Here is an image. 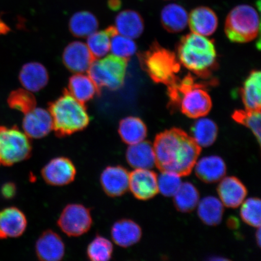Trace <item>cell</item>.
Wrapping results in <instances>:
<instances>
[{
    "label": "cell",
    "mask_w": 261,
    "mask_h": 261,
    "mask_svg": "<svg viewBox=\"0 0 261 261\" xmlns=\"http://www.w3.org/2000/svg\"><path fill=\"white\" fill-rule=\"evenodd\" d=\"M153 148L159 171L180 177L190 175L201 152V147L192 137L177 128L156 135Z\"/></svg>",
    "instance_id": "cell-1"
},
{
    "label": "cell",
    "mask_w": 261,
    "mask_h": 261,
    "mask_svg": "<svg viewBox=\"0 0 261 261\" xmlns=\"http://www.w3.org/2000/svg\"><path fill=\"white\" fill-rule=\"evenodd\" d=\"M206 85L199 83L191 74L168 86L169 105L179 108L182 114L192 119L206 116L212 109V100L205 90Z\"/></svg>",
    "instance_id": "cell-2"
},
{
    "label": "cell",
    "mask_w": 261,
    "mask_h": 261,
    "mask_svg": "<svg viewBox=\"0 0 261 261\" xmlns=\"http://www.w3.org/2000/svg\"><path fill=\"white\" fill-rule=\"evenodd\" d=\"M179 63L198 77L208 78L217 66V56L213 40L194 34L185 36L177 47Z\"/></svg>",
    "instance_id": "cell-3"
},
{
    "label": "cell",
    "mask_w": 261,
    "mask_h": 261,
    "mask_svg": "<svg viewBox=\"0 0 261 261\" xmlns=\"http://www.w3.org/2000/svg\"><path fill=\"white\" fill-rule=\"evenodd\" d=\"M54 129L59 137L72 135L89 125L90 117L84 104L66 91L50 106Z\"/></svg>",
    "instance_id": "cell-4"
},
{
    "label": "cell",
    "mask_w": 261,
    "mask_h": 261,
    "mask_svg": "<svg viewBox=\"0 0 261 261\" xmlns=\"http://www.w3.org/2000/svg\"><path fill=\"white\" fill-rule=\"evenodd\" d=\"M142 67L156 83L168 87L179 79L177 74L181 64L174 53L163 48L158 42L153 43L148 50L140 54Z\"/></svg>",
    "instance_id": "cell-5"
},
{
    "label": "cell",
    "mask_w": 261,
    "mask_h": 261,
    "mask_svg": "<svg viewBox=\"0 0 261 261\" xmlns=\"http://www.w3.org/2000/svg\"><path fill=\"white\" fill-rule=\"evenodd\" d=\"M260 21L258 13L252 6H236L229 12L225 23V33L231 42L246 43L259 35Z\"/></svg>",
    "instance_id": "cell-6"
},
{
    "label": "cell",
    "mask_w": 261,
    "mask_h": 261,
    "mask_svg": "<svg viewBox=\"0 0 261 261\" xmlns=\"http://www.w3.org/2000/svg\"><path fill=\"white\" fill-rule=\"evenodd\" d=\"M127 65L128 60L110 55L94 60L88 74L99 89L104 87L116 90L125 81Z\"/></svg>",
    "instance_id": "cell-7"
},
{
    "label": "cell",
    "mask_w": 261,
    "mask_h": 261,
    "mask_svg": "<svg viewBox=\"0 0 261 261\" xmlns=\"http://www.w3.org/2000/svg\"><path fill=\"white\" fill-rule=\"evenodd\" d=\"M32 154L29 137L16 127H0V165L11 166L25 161Z\"/></svg>",
    "instance_id": "cell-8"
},
{
    "label": "cell",
    "mask_w": 261,
    "mask_h": 261,
    "mask_svg": "<svg viewBox=\"0 0 261 261\" xmlns=\"http://www.w3.org/2000/svg\"><path fill=\"white\" fill-rule=\"evenodd\" d=\"M89 208L80 204H70L64 208L58 221V226L69 237H80L89 231L92 225Z\"/></svg>",
    "instance_id": "cell-9"
},
{
    "label": "cell",
    "mask_w": 261,
    "mask_h": 261,
    "mask_svg": "<svg viewBox=\"0 0 261 261\" xmlns=\"http://www.w3.org/2000/svg\"><path fill=\"white\" fill-rule=\"evenodd\" d=\"M41 175L48 185L62 187L74 180L76 170L69 159L60 156L51 160L42 169Z\"/></svg>",
    "instance_id": "cell-10"
},
{
    "label": "cell",
    "mask_w": 261,
    "mask_h": 261,
    "mask_svg": "<svg viewBox=\"0 0 261 261\" xmlns=\"http://www.w3.org/2000/svg\"><path fill=\"white\" fill-rule=\"evenodd\" d=\"M129 189L139 200H149L159 193L158 175L149 169H135L129 174Z\"/></svg>",
    "instance_id": "cell-11"
},
{
    "label": "cell",
    "mask_w": 261,
    "mask_h": 261,
    "mask_svg": "<svg viewBox=\"0 0 261 261\" xmlns=\"http://www.w3.org/2000/svg\"><path fill=\"white\" fill-rule=\"evenodd\" d=\"M24 114L22 128L29 138H44L54 129L53 119L47 110L35 107Z\"/></svg>",
    "instance_id": "cell-12"
},
{
    "label": "cell",
    "mask_w": 261,
    "mask_h": 261,
    "mask_svg": "<svg viewBox=\"0 0 261 261\" xmlns=\"http://www.w3.org/2000/svg\"><path fill=\"white\" fill-rule=\"evenodd\" d=\"M94 60L87 44L81 41H74L68 44L63 53L65 66L76 73L88 71Z\"/></svg>",
    "instance_id": "cell-13"
},
{
    "label": "cell",
    "mask_w": 261,
    "mask_h": 261,
    "mask_svg": "<svg viewBox=\"0 0 261 261\" xmlns=\"http://www.w3.org/2000/svg\"><path fill=\"white\" fill-rule=\"evenodd\" d=\"M100 179L103 190L110 197H120L129 189V173L122 166H108Z\"/></svg>",
    "instance_id": "cell-14"
},
{
    "label": "cell",
    "mask_w": 261,
    "mask_h": 261,
    "mask_svg": "<svg viewBox=\"0 0 261 261\" xmlns=\"http://www.w3.org/2000/svg\"><path fill=\"white\" fill-rule=\"evenodd\" d=\"M36 254L43 261H58L63 258L65 245L60 236L48 230L39 237L35 245Z\"/></svg>",
    "instance_id": "cell-15"
},
{
    "label": "cell",
    "mask_w": 261,
    "mask_h": 261,
    "mask_svg": "<svg viewBox=\"0 0 261 261\" xmlns=\"http://www.w3.org/2000/svg\"><path fill=\"white\" fill-rule=\"evenodd\" d=\"M27 224L23 212L14 207L5 208L0 211V239L21 236Z\"/></svg>",
    "instance_id": "cell-16"
},
{
    "label": "cell",
    "mask_w": 261,
    "mask_h": 261,
    "mask_svg": "<svg viewBox=\"0 0 261 261\" xmlns=\"http://www.w3.org/2000/svg\"><path fill=\"white\" fill-rule=\"evenodd\" d=\"M217 191L222 203L228 208L239 207L247 195L246 187L239 179L234 177L222 179Z\"/></svg>",
    "instance_id": "cell-17"
},
{
    "label": "cell",
    "mask_w": 261,
    "mask_h": 261,
    "mask_svg": "<svg viewBox=\"0 0 261 261\" xmlns=\"http://www.w3.org/2000/svg\"><path fill=\"white\" fill-rule=\"evenodd\" d=\"M188 23L192 33L207 37L217 30L218 20L213 10L200 6L192 10L189 16Z\"/></svg>",
    "instance_id": "cell-18"
},
{
    "label": "cell",
    "mask_w": 261,
    "mask_h": 261,
    "mask_svg": "<svg viewBox=\"0 0 261 261\" xmlns=\"http://www.w3.org/2000/svg\"><path fill=\"white\" fill-rule=\"evenodd\" d=\"M195 166L196 175L205 184L219 181L226 174V163L217 155L205 156L196 163Z\"/></svg>",
    "instance_id": "cell-19"
},
{
    "label": "cell",
    "mask_w": 261,
    "mask_h": 261,
    "mask_svg": "<svg viewBox=\"0 0 261 261\" xmlns=\"http://www.w3.org/2000/svg\"><path fill=\"white\" fill-rule=\"evenodd\" d=\"M111 234L117 246L127 248L139 242L141 239L142 231L135 221L123 219L113 224Z\"/></svg>",
    "instance_id": "cell-20"
},
{
    "label": "cell",
    "mask_w": 261,
    "mask_h": 261,
    "mask_svg": "<svg viewBox=\"0 0 261 261\" xmlns=\"http://www.w3.org/2000/svg\"><path fill=\"white\" fill-rule=\"evenodd\" d=\"M127 162L135 169H151L155 165L154 148L151 142L143 141L129 145L126 153Z\"/></svg>",
    "instance_id": "cell-21"
},
{
    "label": "cell",
    "mask_w": 261,
    "mask_h": 261,
    "mask_svg": "<svg viewBox=\"0 0 261 261\" xmlns=\"http://www.w3.org/2000/svg\"><path fill=\"white\" fill-rule=\"evenodd\" d=\"M19 81L25 90L37 92L48 83V74L46 68L40 63L26 64L19 73Z\"/></svg>",
    "instance_id": "cell-22"
},
{
    "label": "cell",
    "mask_w": 261,
    "mask_h": 261,
    "mask_svg": "<svg viewBox=\"0 0 261 261\" xmlns=\"http://www.w3.org/2000/svg\"><path fill=\"white\" fill-rule=\"evenodd\" d=\"M114 28L118 34L133 40L142 34L144 21L138 12L125 10L117 15Z\"/></svg>",
    "instance_id": "cell-23"
},
{
    "label": "cell",
    "mask_w": 261,
    "mask_h": 261,
    "mask_svg": "<svg viewBox=\"0 0 261 261\" xmlns=\"http://www.w3.org/2000/svg\"><path fill=\"white\" fill-rule=\"evenodd\" d=\"M68 92L80 102L84 103L97 95L99 89L89 74L76 73L70 77Z\"/></svg>",
    "instance_id": "cell-24"
},
{
    "label": "cell",
    "mask_w": 261,
    "mask_h": 261,
    "mask_svg": "<svg viewBox=\"0 0 261 261\" xmlns=\"http://www.w3.org/2000/svg\"><path fill=\"white\" fill-rule=\"evenodd\" d=\"M260 71L254 70L244 82L241 94L247 110L260 111Z\"/></svg>",
    "instance_id": "cell-25"
},
{
    "label": "cell",
    "mask_w": 261,
    "mask_h": 261,
    "mask_svg": "<svg viewBox=\"0 0 261 261\" xmlns=\"http://www.w3.org/2000/svg\"><path fill=\"white\" fill-rule=\"evenodd\" d=\"M119 133L123 142L132 145L143 141L146 138L147 128L139 117L129 116L120 122Z\"/></svg>",
    "instance_id": "cell-26"
},
{
    "label": "cell",
    "mask_w": 261,
    "mask_h": 261,
    "mask_svg": "<svg viewBox=\"0 0 261 261\" xmlns=\"http://www.w3.org/2000/svg\"><path fill=\"white\" fill-rule=\"evenodd\" d=\"M188 18L186 9L177 4L166 6L161 12V22L163 28L171 33L184 31L188 24Z\"/></svg>",
    "instance_id": "cell-27"
},
{
    "label": "cell",
    "mask_w": 261,
    "mask_h": 261,
    "mask_svg": "<svg viewBox=\"0 0 261 261\" xmlns=\"http://www.w3.org/2000/svg\"><path fill=\"white\" fill-rule=\"evenodd\" d=\"M98 28V19L95 15L89 11L75 13L70 19V31L77 37H88L97 31Z\"/></svg>",
    "instance_id": "cell-28"
},
{
    "label": "cell",
    "mask_w": 261,
    "mask_h": 261,
    "mask_svg": "<svg viewBox=\"0 0 261 261\" xmlns=\"http://www.w3.org/2000/svg\"><path fill=\"white\" fill-rule=\"evenodd\" d=\"M198 203V216L204 223L208 226H217L221 223L224 213L221 200L216 197H207Z\"/></svg>",
    "instance_id": "cell-29"
},
{
    "label": "cell",
    "mask_w": 261,
    "mask_h": 261,
    "mask_svg": "<svg viewBox=\"0 0 261 261\" xmlns=\"http://www.w3.org/2000/svg\"><path fill=\"white\" fill-rule=\"evenodd\" d=\"M116 31L114 26H110L106 30L96 31L88 37L87 45L95 60L105 57L109 53L111 37Z\"/></svg>",
    "instance_id": "cell-30"
},
{
    "label": "cell",
    "mask_w": 261,
    "mask_h": 261,
    "mask_svg": "<svg viewBox=\"0 0 261 261\" xmlns=\"http://www.w3.org/2000/svg\"><path fill=\"white\" fill-rule=\"evenodd\" d=\"M217 124L210 119H200L196 121L192 128V138L201 147L214 144L218 136Z\"/></svg>",
    "instance_id": "cell-31"
},
{
    "label": "cell",
    "mask_w": 261,
    "mask_h": 261,
    "mask_svg": "<svg viewBox=\"0 0 261 261\" xmlns=\"http://www.w3.org/2000/svg\"><path fill=\"white\" fill-rule=\"evenodd\" d=\"M174 197L175 207L184 213H188L195 210L200 200V194L197 188L188 182L181 184Z\"/></svg>",
    "instance_id": "cell-32"
},
{
    "label": "cell",
    "mask_w": 261,
    "mask_h": 261,
    "mask_svg": "<svg viewBox=\"0 0 261 261\" xmlns=\"http://www.w3.org/2000/svg\"><path fill=\"white\" fill-rule=\"evenodd\" d=\"M110 51L114 56L128 60L136 54L137 45L133 39L116 31L111 37Z\"/></svg>",
    "instance_id": "cell-33"
},
{
    "label": "cell",
    "mask_w": 261,
    "mask_h": 261,
    "mask_svg": "<svg viewBox=\"0 0 261 261\" xmlns=\"http://www.w3.org/2000/svg\"><path fill=\"white\" fill-rule=\"evenodd\" d=\"M113 246L111 241L101 236H96L87 248V256L91 260L107 261L112 257Z\"/></svg>",
    "instance_id": "cell-34"
},
{
    "label": "cell",
    "mask_w": 261,
    "mask_h": 261,
    "mask_svg": "<svg viewBox=\"0 0 261 261\" xmlns=\"http://www.w3.org/2000/svg\"><path fill=\"white\" fill-rule=\"evenodd\" d=\"M260 111L236 110L232 118L237 123L252 130L260 145Z\"/></svg>",
    "instance_id": "cell-35"
},
{
    "label": "cell",
    "mask_w": 261,
    "mask_h": 261,
    "mask_svg": "<svg viewBox=\"0 0 261 261\" xmlns=\"http://www.w3.org/2000/svg\"><path fill=\"white\" fill-rule=\"evenodd\" d=\"M10 107L25 114L34 109L36 106V100L31 91L18 89L13 91L8 98Z\"/></svg>",
    "instance_id": "cell-36"
},
{
    "label": "cell",
    "mask_w": 261,
    "mask_h": 261,
    "mask_svg": "<svg viewBox=\"0 0 261 261\" xmlns=\"http://www.w3.org/2000/svg\"><path fill=\"white\" fill-rule=\"evenodd\" d=\"M241 208V217L249 226L260 227L261 202L259 198H250L243 202Z\"/></svg>",
    "instance_id": "cell-37"
},
{
    "label": "cell",
    "mask_w": 261,
    "mask_h": 261,
    "mask_svg": "<svg viewBox=\"0 0 261 261\" xmlns=\"http://www.w3.org/2000/svg\"><path fill=\"white\" fill-rule=\"evenodd\" d=\"M182 184L180 176L164 172L158 178L159 192L165 197H174Z\"/></svg>",
    "instance_id": "cell-38"
},
{
    "label": "cell",
    "mask_w": 261,
    "mask_h": 261,
    "mask_svg": "<svg viewBox=\"0 0 261 261\" xmlns=\"http://www.w3.org/2000/svg\"><path fill=\"white\" fill-rule=\"evenodd\" d=\"M16 191L15 184L8 182L3 186L2 189V194L5 198L11 199L14 197Z\"/></svg>",
    "instance_id": "cell-39"
},
{
    "label": "cell",
    "mask_w": 261,
    "mask_h": 261,
    "mask_svg": "<svg viewBox=\"0 0 261 261\" xmlns=\"http://www.w3.org/2000/svg\"><path fill=\"white\" fill-rule=\"evenodd\" d=\"M122 0H108V7L113 11H118L122 7Z\"/></svg>",
    "instance_id": "cell-40"
},
{
    "label": "cell",
    "mask_w": 261,
    "mask_h": 261,
    "mask_svg": "<svg viewBox=\"0 0 261 261\" xmlns=\"http://www.w3.org/2000/svg\"><path fill=\"white\" fill-rule=\"evenodd\" d=\"M10 31V29L7 25L5 24L2 19H0V34H7Z\"/></svg>",
    "instance_id": "cell-41"
},
{
    "label": "cell",
    "mask_w": 261,
    "mask_h": 261,
    "mask_svg": "<svg viewBox=\"0 0 261 261\" xmlns=\"http://www.w3.org/2000/svg\"><path fill=\"white\" fill-rule=\"evenodd\" d=\"M260 227H258V230H257V233H256V240L257 242L258 243L259 246H260Z\"/></svg>",
    "instance_id": "cell-42"
}]
</instances>
